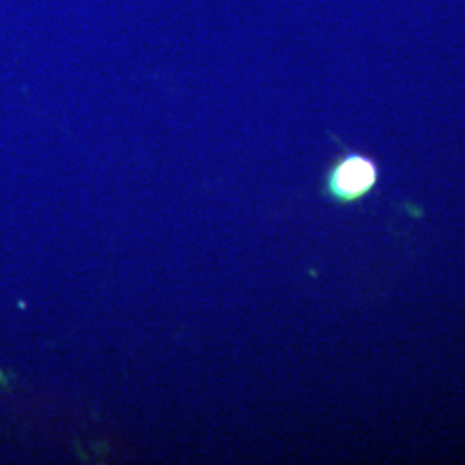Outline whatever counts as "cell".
I'll return each instance as SVG.
<instances>
[{
	"label": "cell",
	"instance_id": "obj_1",
	"mask_svg": "<svg viewBox=\"0 0 465 465\" xmlns=\"http://www.w3.org/2000/svg\"><path fill=\"white\" fill-rule=\"evenodd\" d=\"M378 163L359 150L343 149L324 174L322 193L338 205H355L380 184Z\"/></svg>",
	"mask_w": 465,
	"mask_h": 465
}]
</instances>
